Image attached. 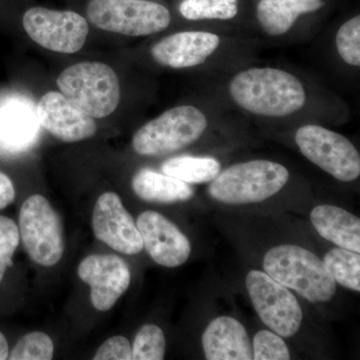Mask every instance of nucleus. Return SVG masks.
Listing matches in <instances>:
<instances>
[{
	"label": "nucleus",
	"mask_w": 360,
	"mask_h": 360,
	"mask_svg": "<svg viewBox=\"0 0 360 360\" xmlns=\"http://www.w3.org/2000/svg\"><path fill=\"white\" fill-rule=\"evenodd\" d=\"M35 116L39 124L63 142L85 141L96 134L94 118L78 110L60 92L45 94L37 103Z\"/></svg>",
	"instance_id": "obj_15"
},
{
	"label": "nucleus",
	"mask_w": 360,
	"mask_h": 360,
	"mask_svg": "<svg viewBox=\"0 0 360 360\" xmlns=\"http://www.w3.org/2000/svg\"><path fill=\"white\" fill-rule=\"evenodd\" d=\"M56 82L61 94L92 118L110 115L120 103V79L105 63L85 61L71 65L59 75Z\"/></svg>",
	"instance_id": "obj_5"
},
{
	"label": "nucleus",
	"mask_w": 360,
	"mask_h": 360,
	"mask_svg": "<svg viewBox=\"0 0 360 360\" xmlns=\"http://www.w3.org/2000/svg\"><path fill=\"white\" fill-rule=\"evenodd\" d=\"M161 172L188 184H205L219 174L221 165L210 156H175L162 163Z\"/></svg>",
	"instance_id": "obj_20"
},
{
	"label": "nucleus",
	"mask_w": 360,
	"mask_h": 360,
	"mask_svg": "<svg viewBox=\"0 0 360 360\" xmlns=\"http://www.w3.org/2000/svg\"><path fill=\"white\" fill-rule=\"evenodd\" d=\"M224 35L207 30H186L163 37L150 49L156 63L172 70H191L212 63L229 45Z\"/></svg>",
	"instance_id": "obj_11"
},
{
	"label": "nucleus",
	"mask_w": 360,
	"mask_h": 360,
	"mask_svg": "<svg viewBox=\"0 0 360 360\" xmlns=\"http://www.w3.org/2000/svg\"><path fill=\"white\" fill-rule=\"evenodd\" d=\"M336 52L343 63L352 68L360 66V16L349 18L335 33Z\"/></svg>",
	"instance_id": "obj_24"
},
{
	"label": "nucleus",
	"mask_w": 360,
	"mask_h": 360,
	"mask_svg": "<svg viewBox=\"0 0 360 360\" xmlns=\"http://www.w3.org/2000/svg\"><path fill=\"white\" fill-rule=\"evenodd\" d=\"M202 347L208 360L253 359L248 331L233 317L219 316L213 319L203 333Z\"/></svg>",
	"instance_id": "obj_16"
},
{
	"label": "nucleus",
	"mask_w": 360,
	"mask_h": 360,
	"mask_svg": "<svg viewBox=\"0 0 360 360\" xmlns=\"http://www.w3.org/2000/svg\"><path fill=\"white\" fill-rule=\"evenodd\" d=\"M232 104L251 116L283 120L300 115L311 101L309 84L291 71L251 66L236 71L225 84Z\"/></svg>",
	"instance_id": "obj_1"
},
{
	"label": "nucleus",
	"mask_w": 360,
	"mask_h": 360,
	"mask_svg": "<svg viewBox=\"0 0 360 360\" xmlns=\"http://www.w3.org/2000/svg\"><path fill=\"white\" fill-rule=\"evenodd\" d=\"M288 179V168L276 161H245L220 172L210 181L208 193L226 205H250L269 200L285 186Z\"/></svg>",
	"instance_id": "obj_4"
},
{
	"label": "nucleus",
	"mask_w": 360,
	"mask_h": 360,
	"mask_svg": "<svg viewBox=\"0 0 360 360\" xmlns=\"http://www.w3.org/2000/svg\"><path fill=\"white\" fill-rule=\"evenodd\" d=\"M253 359L288 360L290 352L281 335L269 330L257 333L253 340Z\"/></svg>",
	"instance_id": "obj_27"
},
{
	"label": "nucleus",
	"mask_w": 360,
	"mask_h": 360,
	"mask_svg": "<svg viewBox=\"0 0 360 360\" xmlns=\"http://www.w3.org/2000/svg\"><path fill=\"white\" fill-rule=\"evenodd\" d=\"M92 229L98 240L117 252L132 255L143 250L136 224L115 193L99 196L92 214Z\"/></svg>",
	"instance_id": "obj_13"
},
{
	"label": "nucleus",
	"mask_w": 360,
	"mask_h": 360,
	"mask_svg": "<svg viewBox=\"0 0 360 360\" xmlns=\"http://www.w3.org/2000/svg\"><path fill=\"white\" fill-rule=\"evenodd\" d=\"M136 226L143 248L156 264L165 267H177L186 262L191 252L188 238L179 227L156 212H144L139 217Z\"/></svg>",
	"instance_id": "obj_14"
},
{
	"label": "nucleus",
	"mask_w": 360,
	"mask_h": 360,
	"mask_svg": "<svg viewBox=\"0 0 360 360\" xmlns=\"http://www.w3.org/2000/svg\"><path fill=\"white\" fill-rule=\"evenodd\" d=\"M132 359L161 360L165 359V338L162 329L155 324H146L137 333L131 347Z\"/></svg>",
	"instance_id": "obj_25"
},
{
	"label": "nucleus",
	"mask_w": 360,
	"mask_h": 360,
	"mask_svg": "<svg viewBox=\"0 0 360 360\" xmlns=\"http://www.w3.org/2000/svg\"><path fill=\"white\" fill-rule=\"evenodd\" d=\"M8 355V343L6 336L0 331V360L6 359Z\"/></svg>",
	"instance_id": "obj_31"
},
{
	"label": "nucleus",
	"mask_w": 360,
	"mask_h": 360,
	"mask_svg": "<svg viewBox=\"0 0 360 360\" xmlns=\"http://www.w3.org/2000/svg\"><path fill=\"white\" fill-rule=\"evenodd\" d=\"M324 6V0H260L255 14L265 35L281 37L288 34L302 16L317 13Z\"/></svg>",
	"instance_id": "obj_17"
},
{
	"label": "nucleus",
	"mask_w": 360,
	"mask_h": 360,
	"mask_svg": "<svg viewBox=\"0 0 360 360\" xmlns=\"http://www.w3.org/2000/svg\"><path fill=\"white\" fill-rule=\"evenodd\" d=\"M296 146L310 162L343 182L354 181L360 175V155L347 137L315 123L298 127Z\"/></svg>",
	"instance_id": "obj_8"
},
{
	"label": "nucleus",
	"mask_w": 360,
	"mask_h": 360,
	"mask_svg": "<svg viewBox=\"0 0 360 360\" xmlns=\"http://www.w3.org/2000/svg\"><path fill=\"white\" fill-rule=\"evenodd\" d=\"M134 193L148 202L174 203L193 198L194 191L186 182L165 174L143 168L131 181Z\"/></svg>",
	"instance_id": "obj_19"
},
{
	"label": "nucleus",
	"mask_w": 360,
	"mask_h": 360,
	"mask_svg": "<svg viewBox=\"0 0 360 360\" xmlns=\"http://www.w3.org/2000/svg\"><path fill=\"white\" fill-rule=\"evenodd\" d=\"M264 269L285 288L295 290L310 302H329L336 283L323 260L311 251L295 245H283L267 251Z\"/></svg>",
	"instance_id": "obj_3"
},
{
	"label": "nucleus",
	"mask_w": 360,
	"mask_h": 360,
	"mask_svg": "<svg viewBox=\"0 0 360 360\" xmlns=\"http://www.w3.org/2000/svg\"><path fill=\"white\" fill-rule=\"evenodd\" d=\"M20 234L28 257L45 267L58 264L65 252V234L60 217L49 201L34 194L23 203Z\"/></svg>",
	"instance_id": "obj_7"
},
{
	"label": "nucleus",
	"mask_w": 360,
	"mask_h": 360,
	"mask_svg": "<svg viewBox=\"0 0 360 360\" xmlns=\"http://www.w3.org/2000/svg\"><path fill=\"white\" fill-rule=\"evenodd\" d=\"M20 229L13 219L0 215V283L20 245Z\"/></svg>",
	"instance_id": "obj_28"
},
{
	"label": "nucleus",
	"mask_w": 360,
	"mask_h": 360,
	"mask_svg": "<svg viewBox=\"0 0 360 360\" xmlns=\"http://www.w3.org/2000/svg\"><path fill=\"white\" fill-rule=\"evenodd\" d=\"M323 262L335 283L359 292V253L345 248H333L326 253Z\"/></svg>",
	"instance_id": "obj_23"
},
{
	"label": "nucleus",
	"mask_w": 360,
	"mask_h": 360,
	"mask_svg": "<svg viewBox=\"0 0 360 360\" xmlns=\"http://www.w3.org/2000/svg\"><path fill=\"white\" fill-rule=\"evenodd\" d=\"M86 15L99 30L134 37L163 32L172 22L167 7L148 0H90Z\"/></svg>",
	"instance_id": "obj_6"
},
{
	"label": "nucleus",
	"mask_w": 360,
	"mask_h": 360,
	"mask_svg": "<svg viewBox=\"0 0 360 360\" xmlns=\"http://www.w3.org/2000/svg\"><path fill=\"white\" fill-rule=\"evenodd\" d=\"M14 198H15V189H14L13 181L4 172H0V210L11 205Z\"/></svg>",
	"instance_id": "obj_30"
},
{
	"label": "nucleus",
	"mask_w": 360,
	"mask_h": 360,
	"mask_svg": "<svg viewBox=\"0 0 360 360\" xmlns=\"http://www.w3.org/2000/svg\"><path fill=\"white\" fill-rule=\"evenodd\" d=\"M210 115L193 104L174 106L142 125L132 137V148L142 156L172 155L200 141L210 129Z\"/></svg>",
	"instance_id": "obj_2"
},
{
	"label": "nucleus",
	"mask_w": 360,
	"mask_h": 360,
	"mask_svg": "<svg viewBox=\"0 0 360 360\" xmlns=\"http://www.w3.org/2000/svg\"><path fill=\"white\" fill-rule=\"evenodd\" d=\"M245 283L251 302L265 326L284 338L297 333L302 309L288 288L260 270H251Z\"/></svg>",
	"instance_id": "obj_9"
},
{
	"label": "nucleus",
	"mask_w": 360,
	"mask_h": 360,
	"mask_svg": "<svg viewBox=\"0 0 360 360\" xmlns=\"http://www.w3.org/2000/svg\"><path fill=\"white\" fill-rule=\"evenodd\" d=\"M37 116L23 108H14L9 115L1 117L0 142L9 149L25 148L34 139L37 130Z\"/></svg>",
	"instance_id": "obj_21"
},
{
	"label": "nucleus",
	"mask_w": 360,
	"mask_h": 360,
	"mask_svg": "<svg viewBox=\"0 0 360 360\" xmlns=\"http://www.w3.org/2000/svg\"><path fill=\"white\" fill-rule=\"evenodd\" d=\"M94 360H130L132 350L129 341L123 336H113L97 350Z\"/></svg>",
	"instance_id": "obj_29"
},
{
	"label": "nucleus",
	"mask_w": 360,
	"mask_h": 360,
	"mask_svg": "<svg viewBox=\"0 0 360 360\" xmlns=\"http://www.w3.org/2000/svg\"><path fill=\"white\" fill-rule=\"evenodd\" d=\"M54 354L53 342L49 335L39 331L20 338L9 355L11 360H49Z\"/></svg>",
	"instance_id": "obj_26"
},
{
	"label": "nucleus",
	"mask_w": 360,
	"mask_h": 360,
	"mask_svg": "<svg viewBox=\"0 0 360 360\" xmlns=\"http://www.w3.org/2000/svg\"><path fill=\"white\" fill-rule=\"evenodd\" d=\"M78 276L90 286L94 309L108 311L129 290L131 274L127 262L113 255H92L78 266Z\"/></svg>",
	"instance_id": "obj_12"
},
{
	"label": "nucleus",
	"mask_w": 360,
	"mask_h": 360,
	"mask_svg": "<svg viewBox=\"0 0 360 360\" xmlns=\"http://www.w3.org/2000/svg\"><path fill=\"white\" fill-rule=\"evenodd\" d=\"M316 231L341 248L360 252V220L352 213L330 205L316 206L310 213Z\"/></svg>",
	"instance_id": "obj_18"
},
{
	"label": "nucleus",
	"mask_w": 360,
	"mask_h": 360,
	"mask_svg": "<svg viewBox=\"0 0 360 360\" xmlns=\"http://www.w3.org/2000/svg\"><path fill=\"white\" fill-rule=\"evenodd\" d=\"M22 23L35 44L58 53L79 51L89 33V22L84 16L70 11L32 7L23 15Z\"/></svg>",
	"instance_id": "obj_10"
},
{
	"label": "nucleus",
	"mask_w": 360,
	"mask_h": 360,
	"mask_svg": "<svg viewBox=\"0 0 360 360\" xmlns=\"http://www.w3.org/2000/svg\"><path fill=\"white\" fill-rule=\"evenodd\" d=\"M179 11L189 21H229L238 16L239 0H181Z\"/></svg>",
	"instance_id": "obj_22"
}]
</instances>
